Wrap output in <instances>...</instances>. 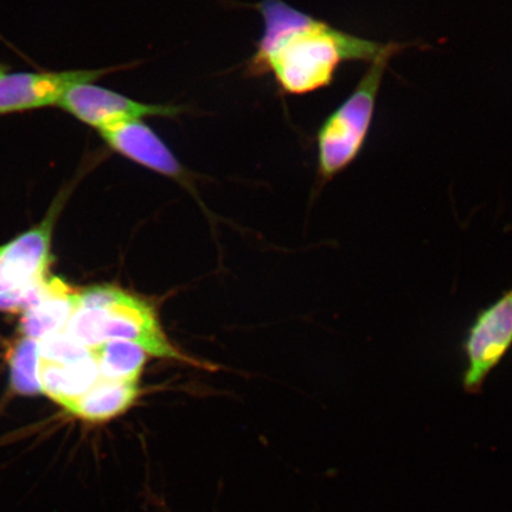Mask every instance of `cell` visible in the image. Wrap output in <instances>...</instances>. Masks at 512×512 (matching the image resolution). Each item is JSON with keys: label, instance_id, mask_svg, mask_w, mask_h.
<instances>
[{"label": "cell", "instance_id": "1", "mask_svg": "<svg viewBox=\"0 0 512 512\" xmlns=\"http://www.w3.org/2000/svg\"><path fill=\"white\" fill-rule=\"evenodd\" d=\"M256 10L264 30L247 63V74L254 78L272 75L286 95H306L328 88L343 63H371L392 43L349 34L284 0H262Z\"/></svg>", "mask_w": 512, "mask_h": 512}, {"label": "cell", "instance_id": "2", "mask_svg": "<svg viewBox=\"0 0 512 512\" xmlns=\"http://www.w3.org/2000/svg\"><path fill=\"white\" fill-rule=\"evenodd\" d=\"M64 331L91 351L106 342L127 341L152 356L197 364L166 338L149 303L111 285L78 291V305Z\"/></svg>", "mask_w": 512, "mask_h": 512}, {"label": "cell", "instance_id": "3", "mask_svg": "<svg viewBox=\"0 0 512 512\" xmlns=\"http://www.w3.org/2000/svg\"><path fill=\"white\" fill-rule=\"evenodd\" d=\"M407 47L409 43H390L389 48L370 63L354 91L320 125L316 137L320 183L332 181L360 157L373 126L384 73L390 60Z\"/></svg>", "mask_w": 512, "mask_h": 512}, {"label": "cell", "instance_id": "4", "mask_svg": "<svg viewBox=\"0 0 512 512\" xmlns=\"http://www.w3.org/2000/svg\"><path fill=\"white\" fill-rule=\"evenodd\" d=\"M67 197V190L62 191L37 226L0 246V294L18 296L46 283L51 238Z\"/></svg>", "mask_w": 512, "mask_h": 512}, {"label": "cell", "instance_id": "5", "mask_svg": "<svg viewBox=\"0 0 512 512\" xmlns=\"http://www.w3.org/2000/svg\"><path fill=\"white\" fill-rule=\"evenodd\" d=\"M512 348V287L495 303L478 312L465 337L466 393L482 392L486 379Z\"/></svg>", "mask_w": 512, "mask_h": 512}, {"label": "cell", "instance_id": "6", "mask_svg": "<svg viewBox=\"0 0 512 512\" xmlns=\"http://www.w3.org/2000/svg\"><path fill=\"white\" fill-rule=\"evenodd\" d=\"M59 107L98 132L125 121L176 118L185 110L175 105L145 104L111 89L96 86L94 82H82L70 88Z\"/></svg>", "mask_w": 512, "mask_h": 512}, {"label": "cell", "instance_id": "7", "mask_svg": "<svg viewBox=\"0 0 512 512\" xmlns=\"http://www.w3.org/2000/svg\"><path fill=\"white\" fill-rule=\"evenodd\" d=\"M124 67L63 72L14 73L0 76V117L59 106L64 94L82 82H95Z\"/></svg>", "mask_w": 512, "mask_h": 512}, {"label": "cell", "instance_id": "8", "mask_svg": "<svg viewBox=\"0 0 512 512\" xmlns=\"http://www.w3.org/2000/svg\"><path fill=\"white\" fill-rule=\"evenodd\" d=\"M111 151L156 174L189 184V172L159 134L143 120L125 121L99 132Z\"/></svg>", "mask_w": 512, "mask_h": 512}, {"label": "cell", "instance_id": "9", "mask_svg": "<svg viewBox=\"0 0 512 512\" xmlns=\"http://www.w3.org/2000/svg\"><path fill=\"white\" fill-rule=\"evenodd\" d=\"M76 305L78 291L60 278H48L40 300L22 313L19 334L41 342L66 328Z\"/></svg>", "mask_w": 512, "mask_h": 512}, {"label": "cell", "instance_id": "10", "mask_svg": "<svg viewBox=\"0 0 512 512\" xmlns=\"http://www.w3.org/2000/svg\"><path fill=\"white\" fill-rule=\"evenodd\" d=\"M138 383L102 379L94 384L80 399L64 409L86 424L101 425L119 418L138 400Z\"/></svg>", "mask_w": 512, "mask_h": 512}, {"label": "cell", "instance_id": "11", "mask_svg": "<svg viewBox=\"0 0 512 512\" xmlns=\"http://www.w3.org/2000/svg\"><path fill=\"white\" fill-rule=\"evenodd\" d=\"M100 377L94 357L73 364L41 361L42 394H46L63 409L86 394Z\"/></svg>", "mask_w": 512, "mask_h": 512}, {"label": "cell", "instance_id": "12", "mask_svg": "<svg viewBox=\"0 0 512 512\" xmlns=\"http://www.w3.org/2000/svg\"><path fill=\"white\" fill-rule=\"evenodd\" d=\"M93 357L102 379L138 383L147 360V351L137 343L110 341L94 349Z\"/></svg>", "mask_w": 512, "mask_h": 512}, {"label": "cell", "instance_id": "13", "mask_svg": "<svg viewBox=\"0 0 512 512\" xmlns=\"http://www.w3.org/2000/svg\"><path fill=\"white\" fill-rule=\"evenodd\" d=\"M10 387L23 396L42 394L40 382V342L19 336L8 350Z\"/></svg>", "mask_w": 512, "mask_h": 512}, {"label": "cell", "instance_id": "14", "mask_svg": "<svg viewBox=\"0 0 512 512\" xmlns=\"http://www.w3.org/2000/svg\"><path fill=\"white\" fill-rule=\"evenodd\" d=\"M40 357L43 362L73 364L93 357V352L62 330L40 342Z\"/></svg>", "mask_w": 512, "mask_h": 512}, {"label": "cell", "instance_id": "15", "mask_svg": "<svg viewBox=\"0 0 512 512\" xmlns=\"http://www.w3.org/2000/svg\"><path fill=\"white\" fill-rule=\"evenodd\" d=\"M46 283L35 288V290L24 294H18V296H6V294H0V311L8 313H24L29 309V307L40 300Z\"/></svg>", "mask_w": 512, "mask_h": 512}, {"label": "cell", "instance_id": "16", "mask_svg": "<svg viewBox=\"0 0 512 512\" xmlns=\"http://www.w3.org/2000/svg\"><path fill=\"white\" fill-rule=\"evenodd\" d=\"M6 70H8V68H6L5 66H3V64H0V76H2L3 74L6 73Z\"/></svg>", "mask_w": 512, "mask_h": 512}]
</instances>
